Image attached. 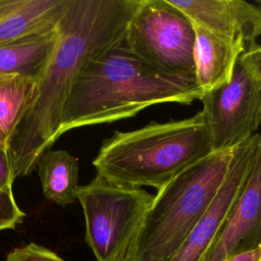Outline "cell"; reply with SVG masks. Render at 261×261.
I'll use <instances>...</instances> for the list:
<instances>
[{
  "label": "cell",
  "mask_w": 261,
  "mask_h": 261,
  "mask_svg": "<svg viewBox=\"0 0 261 261\" xmlns=\"http://www.w3.org/2000/svg\"><path fill=\"white\" fill-rule=\"evenodd\" d=\"M141 1L70 0L34 96L8 143L6 155L14 180L31 174L42 153L60 138L62 113L79 72L124 40Z\"/></svg>",
  "instance_id": "obj_1"
},
{
  "label": "cell",
  "mask_w": 261,
  "mask_h": 261,
  "mask_svg": "<svg viewBox=\"0 0 261 261\" xmlns=\"http://www.w3.org/2000/svg\"><path fill=\"white\" fill-rule=\"evenodd\" d=\"M203 95L196 82L157 70L122 41L87 62L79 72L64 106L59 135L133 117L160 103L189 105Z\"/></svg>",
  "instance_id": "obj_2"
},
{
  "label": "cell",
  "mask_w": 261,
  "mask_h": 261,
  "mask_svg": "<svg viewBox=\"0 0 261 261\" xmlns=\"http://www.w3.org/2000/svg\"><path fill=\"white\" fill-rule=\"evenodd\" d=\"M211 153L208 129L199 111L185 119L116 132L102 143L92 163L97 174L109 181L158 191Z\"/></svg>",
  "instance_id": "obj_3"
},
{
  "label": "cell",
  "mask_w": 261,
  "mask_h": 261,
  "mask_svg": "<svg viewBox=\"0 0 261 261\" xmlns=\"http://www.w3.org/2000/svg\"><path fill=\"white\" fill-rule=\"evenodd\" d=\"M233 151L212 152L158 190L125 261H167L178 250L214 200Z\"/></svg>",
  "instance_id": "obj_4"
},
{
  "label": "cell",
  "mask_w": 261,
  "mask_h": 261,
  "mask_svg": "<svg viewBox=\"0 0 261 261\" xmlns=\"http://www.w3.org/2000/svg\"><path fill=\"white\" fill-rule=\"evenodd\" d=\"M85 216L86 241L97 261H125L154 196L97 174L76 193Z\"/></svg>",
  "instance_id": "obj_5"
},
{
  "label": "cell",
  "mask_w": 261,
  "mask_h": 261,
  "mask_svg": "<svg viewBox=\"0 0 261 261\" xmlns=\"http://www.w3.org/2000/svg\"><path fill=\"white\" fill-rule=\"evenodd\" d=\"M123 41L134 54L157 70L196 82L194 25L169 0H142Z\"/></svg>",
  "instance_id": "obj_6"
},
{
  "label": "cell",
  "mask_w": 261,
  "mask_h": 261,
  "mask_svg": "<svg viewBox=\"0 0 261 261\" xmlns=\"http://www.w3.org/2000/svg\"><path fill=\"white\" fill-rule=\"evenodd\" d=\"M212 152L233 149L256 134L261 124V83L241 60L229 81L200 99Z\"/></svg>",
  "instance_id": "obj_7"
},
{
  "label": "cell",
  "mask_w": 261,
  "mask_h": 261,
  "mask_svg": "<svg viewBox=\"0 0 261 261\" xmlns=\"http://www.w3.org/2000/svg\"><path fill=\"white\" fill-rule=\"evenodd\" d=\"M261 247V144L245 181L202 261H224Z\"/></svg>",
  "instance_id": "obj_8"
},
{
  "label": "cell",
  "mask_w": 261,
  "mask_h": 261,
  "mask_svg": "<svg viewBox=\"0 0 261 261\" xmlns=\"http://www.w3.org/2000/svg\"><path fill=\"white\" fill-rule=\"evenodd\" d=\"M260 144L261 134L256 133L234 148L228 171L214 200L167 261H202L245 181Z\"/></svg>",
  "instance_id": "obj_9"
},
{
  "label": "cell",
  "mask_w": 261,
  "mask_h": 261,
  "mask_svg": "<svg viewBox=\"0 0 261 261\" xmlns=\"http://www.w3.org/2000/svg\"><path fill=\"white\" fill-rule=\"evenodd\" d=\"M192 22L241 42L246 50L261 36V8L243 0H169Z\"/></svg>",
  "instance_id": "obj_10"
},
{
  "label": "cell",
  "mask_w": 261,
  "mask_h": 261,
  "mask_svg": "<svg viewBox=\"0 0 261 261\" xmlns=\"http://www.w3.org/2000/svg\"><path fill=\"white\" fill-rule=\"evenodd\" d=\"M70 0H0V47L56 31Z\"/></svg>",
  "instance_id": "obj_11"
},
{
  "label": "cell",
  "mask_w": 261,
  "mask_h": 261,
  "mask_svg": "<svg viewBox=\"0 0 261 261\" xmlns=\"http://www.w3.org/2000/svg\"><path fill=\"white\" fill-rule=\"evenodd\" d=\"M195 30V77L204 91L227 83L239 57L246 51L243 43L214 34L193 22Z\"/></svg>",
  "instance_id": "obj_12"
},
{
  "label": "cell",
  "mask_w": 261,
  "mask_h": 261,
  "mask_svg": "<svg viewBox=\"0 0 261 261\" xmlns=\"http://www.w3.org/2000/svg\"><path fill=\"white\" fill-rule=\"evenodd\" d=\"M36 169L47 200L59 206H67L77 200L80 165L67 151L47 149L40 156Z\"/></svg>",
  "instance_id": "obj_13"
},
{
  "label": "cell",
  "mask_w": 261,
  "mask_h": 261,
  "mask_svg": "<svg viewBox=\"0 0 261 261\" xmlns=\"http://www.w3.org/2000/svg\"><path fill=\"white\" fill-rule=\"evenodd\" d=\"M56 31L0 47V75L22 74L38 79L53 50Z\"/></svg>",
  "instance_id": "obj_14"
},
{
  "label": "cell",
  "mask_w": 261,
  "mask_h": 261,
  "mask_svg": "<svg viewBox=\"0 0 261 261\" xmlns=\"http://www.w3.org/2000/svg\"><path fill=\"white\" fill-rule=\"evenodd\" d=\"M37 79L22 74L0 75V150L7 153L10 137L30 104Z\"/></svg>",
  "instance_id": "obj_15"
},
{
  "label": "cell",
  "mask_w": 261,
  "mask_h": 261,
  "mask_svg": "<svg viewBox=\"0 0 261 261\" xmlns=\"http://www.w3.org/2000/svg\"><path fill=\"white\" fill-rule=\"evenodd\" d=\"M13 181L7 155L0 150V231L14 229L25 217L13 196Z\"/></svg>",
  "instance_id": "obj_16"
},
{
  "label": "cell",
  "mask_w": 261,
  "mask_h": 261,
  "mask_svg": "<svg viewBox=\"0 0 261 261\" xmlns=\"http://www.w3.org/2000/svg\"><path fill=\"white\" fill-rule=\"evenodd\" d=\"M5 261H63L57 254L41 245L30 243L13 249Z\"/></svg>",
  "instance_id": "obj_17"
},
{
  "label": "cell",
  "mask_w": 261,
  "mask_h": 261,
  "mask_svg": "<svg viewBox=\"0 0 261 261\" xmlns=\"http://www.w3.org/2000/svg\"><path fill=\"white\" fill-rule=\"evenodd\" d=\"M241 60L250 72L261 83V45L255 44L241 55Z\"/></svg>",
  "instance_id": "obj_18"
},
{
  "label": "cell",
  "mask_w": 261,
  "mask_h": 261,
  "mask_svg": "<svg viewBox=\"0 0 261 261\" xmlns=\"http://www.w3.org/2000/svg\"><path fill=\"white\" fill-rule=\"evenodd\" d=\"M224 261H261V247L253 251L236 255Z\"/></svg>",
  "instance_id": "obj_19"
},
{
  "label": "cell",
  "mask_w": 261,
  "mask_h": 261,
  "mask_svg": "<svg viewBox=\"0 0 261 261\" xmlns=\"http://www.w3.org/2000/svg\"><path fill=\"white\" fill-rule=\"evenodd\" d=\"M254 3H255L256 5H258V6L261 8V0H255Z\"/></svg>",
  "instance_id": "obj_20"
}]
</instances>
